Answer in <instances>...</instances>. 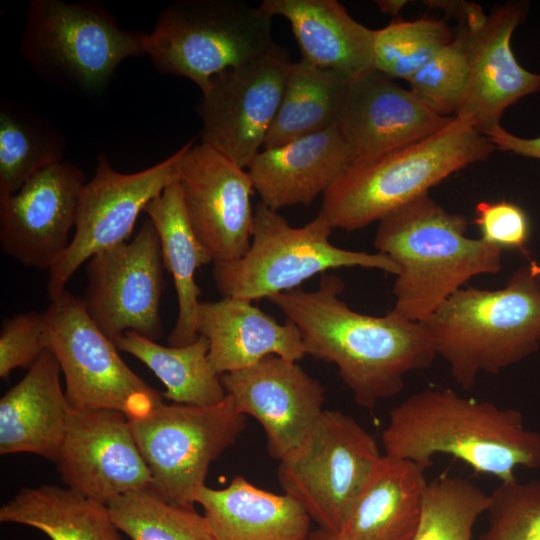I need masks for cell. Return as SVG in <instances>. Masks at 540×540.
Segmentation results:
<instances>
[{"instance_id":"obj_1","label":"cell","mask_w":540,"mask_h":540,"mask_svg":"<svg viewBox=\"0 0 540 540\" xmlns=\"http://www.w3.org/2000/svg\"><path fill=\"white\" fill-rule=\"evenodd\" d=\"M343 280L322 274L318 288L301 287L268 298L299 330L306 354L336 365L355 402L373 409L404 387L407 373L430 367L437 356L423 322L393 309L371 316L340 298Z\"/></svg>"},{"instance_id":"obj_2","label":"cell","mask_w":540,"mask_h":540,"mask_svg":"<svg viewBox=\"0 0 540 540\" xmlns=\"http://www.w3.org/2000/svg\"><path fill=\"white\" fill-rule=\"evenodd\" d=\"M381 441L384 454L425 469L450 455L500 482L515 480L517 467L540 468V432L525 427L520 411L451 389H425L392 408Z\"/></svg>"},{"instance_id":"obj_3","label":"cell","mask_w":540,"mask_h":540,"mask_svg":"<svg viewBox=\"0 0 540 540\" xmlns=\"http://www.w3.org/2000/svg\"><path fill=\"white\" fill-rule=\"evenodd\" d=\"M467 219L429 194L379 221L374 247L399 267L393 310L424 322L470 279L501 270L502 249L466 235Z\"/></svg>"},{"instance_id":"obj_4","label":"cell","mask_w":540,"mask_h":540,"mask_svg":"<svg viewBox=\"0 0 540 540\" xmlns=\"http://www.w3.org/2000/svg\"><path fill=\"white\" fill-rule=\"evenodd\" d=\"M453 379L471 389L480 373L496 375L540 345V264L518 268L504 288L462 287L424 322Z\"/></svg>"},{"instance_id":"obj_5","label":"cell","mask_w":540,"mask_h":540,"mask_svg":"<svg viewBox=\"0 0 540 540\" xmlns=\"http://www.w3.org/2000/svg\"><path fill=\"white\" fill-rule=\"evenodd\" d=\"M494 149L472 120L455 115L425 139L351 164L323 194L319 214L333 229L360 230L428 194L451 174L486 160Z\"/></svg>"},{"instance_id":"obj_6","label":"cell","mask_w":540,"mask_h":540,"mask_svg":"<svg viewBox=\"0 0 540 540\" xmlns=\"http://www.w3.org/2000/svg\"><path fill=\"white\" fill-rule=\"evenodd\" d=\"M146 36L122 29L100 1L32 0L19 50L46 84L93 95L107 87L124 60L146 55Z\"/></svg>"},{"instance_id":"obj_7","label":"cell","mask_w":540,"mask_h":540,"mask_svg":"<svg viewBox=\"0 0 540 540\" xmlns=\"http://www.w3.org/2000/svg\"><path fill=\"white\" fill-rule=\"evenodd\" d=\"M272 19L241 0H178L166 6L145 41L155 68L205 90L213 76L271 51Z\"/></svg>"},{"instance_id":"obj_8","label":"cell","mask_w":540,"mask_h":540,"mask_svg":"<svg viewBox=\"0 0 540 540\" xmlns=\"http://www.w3.org/2000/svg\"><path fill=\"white\" fill-rule=\"evenodd\" d=\"M333 230L320 214L302 227H292L276 210L259 202L247 252L236 260L214 263L216 287L223 297L254 301L299 288L331 269L362 267L399 273L397 264L385 254L333 245L329 240Z\"/></svg>"},{"instance_id":"obj_9","label":"cell","mask_w":540,"mask_h":540,"mask_svg":"<svg viewBox=\"0 0 540 540\" xmlns=\"http://www.w3.org/2000/svg\"><path fill=\"white\" fill-rule=\"evenodd\" d=\"M382 455L352 416L324 410L301 444L279 461L277 477L319 528L337 535Z\"/></svg>"},{"instance_id":"obj_10","label":"cell","mask_w":540,"mask_h":540,"mask_svg":"<svg viewBox=\"0 0 540 540\" xmlns=\"http://www.w3.org/2000/svg\"><path fill=\"white\" fill-rule=\"evenodd\" d=\"M246 417L226 394L209 406L161 402L129 420L151 474L149 489L170 503L194 507L210 464L236 443Z\"/></svg>"},{"instance_id":"obj_11","label":"cell","mask_w":540,"mask_h":540,"mask_svg":"<svg viewBox=\"0 0 540 540\" xmlns=\"http://www.w3.org/2000/svg\"><path fill=\"white\" fill-rule=\"evenodd\" d=\"M44 311L47 348L57 359L74 412L108 409L129 420L148 415L162 394L133 372L113 340L90 318L82 299L66 290Z\"/></svg>"},{"instance_id":"obj_12","label":"cell","mask_w":540,"mask_h":540,"mask_svg":"<svg viewBox=\"0 0 540 540\" xmlns=\"http://www.w3.org/2000/svg\"><path fill=\"white\" fill-rule=\"evenodd\" d=\"M192 144L187 142L161 162L135 173L118 172L105 154L97 156L94 176L80 195L74 234L49 271L51 299L65 291V285L84 262L126 242L140 212L178 180L181 159Z\"/></svg>"},{"instance_id":"obj_13","label":"cell","mask_w":540,"mask_h":540,"mask_svg":"<svg viewBox=\"0 0 540 540\" xmlns=\"http://www.w3.org/2000/svg\"><path fill=\"white\" fill-rule=\"evenodd\" d=\"M292 62L276 45L259 59L213 76L197 105L201 143L247 169L263 149Z\"/></svg>"},{"instance_id":"obj_14","label":"cell","mask_w":540,"mask_h":540,"mask_svg":"<svg viewBox=\"0 0 540 540\" xmlns=\"http://www.w3.org/2000/svg\"><path fill=\"white\" fill-rule=\"evenodd\" d=\"M163 266L159 237L150 219L131 241L88 260L82 300L90 318L111 340L126 332L154 341L161 337Z\"/></svg>"},{"instance_id":"obj_15","label":"cell","mask_w":540,"mask_h":540,"mask_svg":"<svg viewBox=\"0 0 540 540\" xmlns=\"http://www.w3.org/2000/svg\"><path fill=\"white\" fill-rule=\"evenodd\" d=\"M178 182L186 216L213 263L242 257L250 247L254 210L247 169L200 143L183 155Z\"/></svg>"},{"instance_id":"obj_16","label":"cell","mask_w":540,"mask_h":540,"mask_svg":"<svg viewBox=\"0 0 540 540\" xmlns=\"http://www.w3.org/2000/svg\"><path fill=\"white\" fill-rule=\"evenodd\" d=\"M85 173L59 162L32 176L14 194L0 198V244L23 265L51 270L75 228Z\"/></svg>"},{"instance_id":"obj_17","label":"cell","mask_w":540,"mask_h":540,"mask_svg":"<svg viewBox=\"0 0 540 540\" xmlns=\"http://www.w3.org/2000/svg\"><path fill=\"white\" fill-rule=\"evenodd\" d=\"M55 463L68 488L105 505L151 484L130 421L116 410L73 412Z\"/></svg>"},{"instance_id":"obj_18","label":"cell","mask_w":540,"mask_h":540,"mask_svg":"<svg viewBox=\"0 0 540 540\" xmlns=\"http://www.w3.org/2000/svg\"><path fill=\"white\" fill-rule=\"evenodd\" d=\"M220 379L236 410L263 427L268 453L278 461L301 444L325 410L324 386L297 362L276 355Z\"/></svg>"},{"instance_id":"obj_19","label":"cell","mask_w":540,"mask_h":540,"mask_svg":"<svg viewBox=\"0 0 540 540\" xmlns=\"http://www.w3.org/2000/svg\"><path fill=\"white\" fill-rule=\"evenodd\" d=\"M452 118L437 114L410 89L372 69L352 77L337 127L355 164L425 139Z\"/></svg>"},{"instance_id":"obj_20","label":"cell","mask_w":540,"mask_h":540,"mask_svg":"<svg viewBox=\"0 0 540 540\" xmlns=\"http://www.w3.org/2000/svg\"><path fill=\"white\" fill-rule=\"evenodd\" d=\"M526 5L511 2L495 7L475 28L461 24L465 37L469 82L465 101L456 115L469 118L483 135L501 126L505 110L540 90V74L517 61L511 38L525 16Z\"/></svg>"},{"instance_id":"obj_21","label":"cell","mask_w":540,"mask_h":540,"mask_svg":"<svg viewBox=\"0 0 540 540\" xmlns=\"http://www.w3.org/2000/svg\"><path fill=\"white\" fill-rule=\"evenodd\" d=\"M337 126L284 145L262 149L247 171L263 204L273 210L309 206L350 166Z\"/></svg>"},{"instance_id":"obj_22","label":"cell","mask_w":540,"mask_h":540,"mask_svg":"<svg viewBox=\"0 0 540 540\" xmlns=\"http://www.w3.org/2000/svg\"><path fill=\"white\" fill-rule=\"evenodd\" d=\"M197 327L209 342L208 360L219 376L248 368L269 355L295 362L307 355L291 321L279 323L250 300L223 297L201 302Z\"/></svg>"},{"instance_id":"obj_23","label":"cell","mask_w":540,"mask_h":540,"mask_svg":"<svg viewBox=\"0 0 540 540\" xmlns=\"http://www.w3.org/2000/svg\"><path fill=\"white\" fill-rule=\"evenodd\" d=\"M60 365L46 349L0 400V454L32 453L55 462L73 410Z\"/></svg>"},{"instance_id":"obj_24","label":"cell","mask_w":540,"mask_h":540,"mask_svg":"<svg viewBox=\"0 0 540 540\" xmlns=\"http://www.w3.org/2000/svg\"><path fill=\"white\" fill-rule=\"evenodd\" d=\"M266 13L288 20L301 59L355 77L373 67L375 30L355 20L336 0H263Z\"/></svg>"},{"instance_id":"obj_25","label":"cell","mask_w":540,"mask_h":540,"mask_svg":"<svg viewBox=\"0 0 540 540\" xmlns=\"http://www.w3.org/2000/svg\"><path fill=\"white\" fill-rule=\"evenodd\" d=\"M417 463L383 454L351 507L339 540H412L428 481Z\"/></svg>"},{"instance_id":"obj_26","label":"cell","mask_w":540,"mask_h":540,"mask_svg":"<svg viewBox=\"0 0 540 540\" xmlns=\"http://www.w3.org/2000/svg\"><path fill=\"white\" fill-rule=\"evenodd\" d=\"M195 503L215 540H309L312 532V519L294 498L239 475L223 489L203 486Z\"/></svg>"},{"instance_id":"obj_27","label":"cell","mask_w":540,"mask_h":540,"mask_svg":"<svg viewBox=\"0 0 540 540\" xmlns=\"http://www.w3.org/2000/svg\"><path fill=\"white\" fill-rule=\"evenodd\" d=\"M144 212L157 231L163 264L173 277L177 293L178 315L168 343L170 346H184L199 336L197 323L201 291L195 274L212 259L188 221L178 180L151 200Z\"/></svg>"},{"instance_id":"obj_28","label":"cell","mask_w":540,"mask_h":540,"mask_svg":"<svg viewBox=\"0 0 540 540\" xmlns=\"http://www.w3.org/2000/svg\"><path fill=\"white\" fill-rule=\"evenodd\" d=\"M0 521L33 527L51 540H122L107 505L56 485L21 489L0 508Z\"/></svg>"},{"instance_id":"obj_29","label":"cell","mask_w":540,"mask_h":540,"mask_svg":"<svg viewBox=\"0 0 540 540\" xmlns=\"http://www.w3.org/2000/svg\"><path fill=\"white\" fill-rule=\"evenodd\" d=\"M352 77L300 59L292 62L263 149L337 126Z\"/></svg>"},{"instance_id":"obj_30","label":"cell","mask_w":540,"mask_h":540,"mask_svg":"<svg viewBox=\"0 0 540 540\" xmlns=\"http://www.w3.org/2000/svg\"><path fill=\"white\" fill-rule=\"evenodd\" d=\"M144 363L163 383V398L178 404L209 406L221 402L226 391L209 360V342L199 335L184 346H163L135 332L113 340Z\"/></svg>"},{"instance_id":"obj_31","label":"cell","mask_w":540,"mask_h":540,"mask_svg":"<svg viewBox=\"0 0 540 540\" xmlns=\"http://www.w3.org/2000/svg\"><path fill=\"white\" fill-rule=\"evenodd\" d=\"M66 138L38 110L0 102V198L17 192L39 171L62 162Z\"/></svg>"},{"instance_id":"obj_32","label":"cell","mask_w":540,"mask_h":540,"mask_svg":"<svg viewBox=\"0 0 540 540\" xmlns=\"http://www.w3.org/2000/svg\"><path fill=\"white\" fill-rule=\"evenodd\" d=\"M107 508L117 529L131 540H215L194 507L170 503L150 489L118 496Z\"/></svg>"},{"instance_id":"obj_33","label":"cell","mask_w":540,"mask_h":540,"mask_svg":"<svg viewBox=\"0 0 540 540\" xmlns=\"http://www.w3.org/2000/svg\"><path fill=\"white\" fill-rule=\"evenodd\" d=\"M489 501V494L462 477L444 475L428 482L412 540H472Z\"/></svg>"},{"instance_id":"obj_34","label":"cell","mask_w":540,"mask_h":540,"mask_svg":"<svg viewBox=\"0 0 540 540\" xmlns=\"http://www.w3.org/2000/svg\"><path fill=\"white\" fill-rule=\"evenodd\" d=\"M454 36L443 20H396L375 30L373 67L395 79L408 81Z\"/></svg>"},{"instance_id":"obj_35","label":"cell","mask_w":540,"mask_h":540,"mask_svg":"<svg viewBox=\"0 0 540 540\" xmlns=\"http://www.w3.org/2000/svg\"><path fill=\"white\" fill-rule=\"evenodd\" d=\"M410 90L430 109L442 116L457 114L466 98L469 65L464 34L441 48L408 81Z\"/></svg>"},{"instance_id":"obj_36","label":"cell","mask_w":540,"mask_h":540,"mask_svg":"<svg viewBox=\"0 0 540 540\" xmlns=\"http://www.w3.org/2000/svg\"><path fill=\"white\" fill-rule=\"evenodd\" d=\"M489 497L488 526L478 540H540V480L500 482Z\"/></svg>"},{"instance_id":"obj_37","label":"cell","mask_w":540,"mask_h":540,"mask_svg":"<svg viewBox=\"0 0 540 540\" xmlns=\"http://www.w3.org/2000/svg\"><path fill=\"white\" fill-rule=\"evenodd\" d=\"M44 312H27L5 319L0 332V377L30 367L46 350Z\"/></svg>"},{"instance_id":"obj_38","label":"cell","mask_w":540,"mask_h":540,"mask_svg":"<svg viewBox=\"0 0 540 540\" xmlns=\"http://www.w3.org/2000/svg\"><path fill=\"white\" fill-rule=\"evenodd\" d=\"M474 223L481 238L501 248L515 249L528 256L530 222L525 211L505 200L481 201L475 207Z\"/></svg>"},{"instance_id":"obj_39","label":"cell","mask_w":540,"mask_h":540,"mask_svg":"<svg viewBox=\"0 0 540 540\" xmlns=\"http://www.w3.org/2000/svg\"><path fill=\"white\" fill-rule=\"evenodd\" d=\"M486 137L491 141L495 149L540 160V136L522 138L508 132L502 126H498L490 131Z\"/></svg>"},{"instance_id":"obj_40","label":"cell","mask_w":540,"mask_h":540,"mask_svg":"<svg viewBox=\"0 0 540 540\" xmlns=\"http://www.w3.org/2000/svg\"><path fill=\"white\" fill-rule=\"evenodd\" d=\"M426 6L444 11L448 16L457 17L462 25L475 28L487 19L480 5L465 1H424Z\"/></svg>"},{"instance_id":"obj_41","label":"cell","mask_w":540,"mask_h":540,"mask_svg":"<svg viewBox=\"0 0 540 540\" xmlns=\"http://www.w3.org/2000/svg\"><path fill=\"white\" fill-rule=\"evenodd\" d=\"M379 10L388 15L396 16L407 5L406 0H377L375 1Z\"/></svg>"},{"instance_id":"obj_42","label":"cell","mask_w":540,"mask_h":540,"mask_svg":"<svg viewBox=\"0 0 540 540\" xmlns=\"http://www.w3.org/2000/svg\"><path fill=\"white\" fill-rule=\"evenodd\" d=\"M309 540H339L337 535L324 530L322 528H317L313 530L310 534Z\"/></svg>"}]
</instances>
